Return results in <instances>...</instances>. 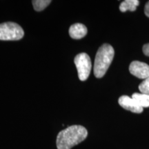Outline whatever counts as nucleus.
Masks as SVG:
<instances>
[{
	"mask_svg": "<svg viewBox=\"0 0 149 149\" xmlns=\"http://www.w3.org/2000/svg\"><path fill=\"white\" fill-rule=\"evenodd\" d=\"M88 136L86 128L80 125H73L61 130L57 135V149H71L83 141Z\"/></svg>",
	"mask_w": 149,
	"mask_h": 149,
	"instance_id": "f257e3e1",
	"label": "nucleus"
},
{
	"mask_svg": "<svg viewBox=\"0 0 149 149\" xmlns=\"http://www.w3.org/2000/svg\"><path fill=\"white\" fill-rule=\"evenodd\" d=\"M115 55L112 46L104 44L97 52L94 63V74L97 78H102L109 69Z\"/></svg>",
	"mask_w": 149,
	"mask_h": 149,
	"instance_id": "f03ea898",
	"label": "nucleus"
},
{
	"mask_svg": "<svg viewBox=\"0 0 149 149\" xmlns=\"http://www.w3.org/2000/svg\"><path fill=\"white\" fill-rule=\"evenodd\" d=\"M24 30L19 25L14 22L0 24V40L17 41L23 38Z\"/></svg>",
	"mask_w": 149,
	"mask_h": 149,
	"instance_id": "7ed1b4c3",
	"label": "nucleus"
},
{
	"mask_svg": "<svg viewBox=\"0 0 149 149\" xmlns=\"http://www.w3.org/2000/svg\"><path fill=\"white\" fill-rule=\"evenodd\" d=\"M74 62L77 67L78 77L81 81H85L88 79L91 73L92 64L90 57L88 54L81 53L74 57Z\"/></svg>",
	"mask_w": 149,
	"mask_h": 149,
	"instance_id": "20e7f679",
	"label": "nucleus"
},
{
	"mask_svg": "<svg viewBox=\"0 0 149 149\" xmlns=\"http://www.w3.org/2000/svg\"><path fill=\"white\" fill-rule=\"evenodd\" d=\"M129 71L139 79H147L149 77V66L141 61H132L129 66Z\"/></svg>",
	"mask_w": 149,
	"mask_h": 149,
	"instance_id": "39448f33",
	"label": "nucleus"
},
{
	"mask_svg": "<svg viewBox=\"0 0 149 149\" xmlns=\"http://www.w3.org/2000/svg\"><path fill=\"white\" fill-rule=\"evenodd\" d=\"M118 102L123 109L133 112V113H141L144 110V109L141 107L134 99L127 95L121 96L119 98Z\"/></svg>",
	"mask_w": 149,
	"mask_h": 149,
	"instance_id": "423d86ee",
	"label": "nucleus"
},
{
	"mask_svg": "<svg viewBox=\"0 0 149 149\" xmlns=\"http://www.w3.org/2000/svg\"><path fill=\"white\" fill-rule=\"evenodd\" d=\"M88 33L86 26L82 24H74L69 29V35L71 38L74 40H80L84 37Z\"/></svg>",
	"mask_w": 149,
	"mask_h": 149,
	"instance_id": "0eeeda50",
	"label": "nucleus"
},
{
	"mask_svg": "<svg viewBox=\"0 0 149 149\" xmlns=\"http://www.w3.org/2000/svg\"><path fill=\"white\" fill-rule=\"evenodd\" d=\"M139 4V1L138 0H126L121 3L120 10L122 13L126 12L127 10L135 11Z\"/></svg>",
	"mask_w": 149,
	"mask_h": 149,
	"instance_id": "6e6552de",
	"label": "nucleus"
},
{
	"mask_svg": "<svg viewBox=\"0 0 149 149\" xmlns=\"http://www.w3.org/2000/svg\"><path fill=\"white\" fill-rule=\"evenodd\" d=\"M132 98L134 99L141 107L147 108L149 107V95L140 93H133Z\"/></svg>",
	"mask_w": 149,
	"mask_h": 149,
	"instance_id": "1a4fd4ad",
	"label": "nucleus"
},
{
	"mask_svg": "<svg viewBox=\"0 0 149 149\" xmlns=\"http://www.w3.org/2000/svg\"><path fill=\"white\" fill-rule=\"evenodd\" d=\"M32 3L35 10L42 11L51 3V0H33Z\"/></svg>",
	"mask_w": 149,
	"mask_h": 149,
	"instance_id": "9d476101",
	"label": "nucleus"
},
{
	"mask_svg": "<svg viewBox=\"0 0 149 149\" xmlns=\"http://www.w3.org/2000/svg\"><path fill=\"white\" fill-rule=\"evenodd\" d=\"M139 89L142 94L149 95V77L143 81L139 84Z\"/></svg>",
	"mask_w": 149,
	"mask_h": 149,
	"instance_id": "9b49d317",
	"label": "nucleus"
},
{
	"mask_svg": "<svg viewBox=\"0 0 149 149\" xmlns=\"http://www.w3.org/2000/svg\"><path fill=\"white\" fill-rule=\"evenodd\" d=\"M142 51H143V53H144L145 55H146V56H148V57H149V44H144V45L143 46Z\"/></svg>",
	"mask_w": 149,
	"mask_h": 149,
	"instance_id": "f8f14e48",
	"label": "nucleus"
},
{
	"mask_svg": "<svg viewBox=\"0 0 149 149\" xmlns=\"http://www.w3.org/2000/svg\"><path fill=\"white\" fill-rule=\"evenodd\" d=\"M144 13L145 15H146L148 17H149V1L146 3V5H145Z\"/></svg>",
	"mask_w": 149,
	"mask_h": 149,
	"instance_id": "ddd939ff",
	"label": "nucleus"
}]
</instances>
